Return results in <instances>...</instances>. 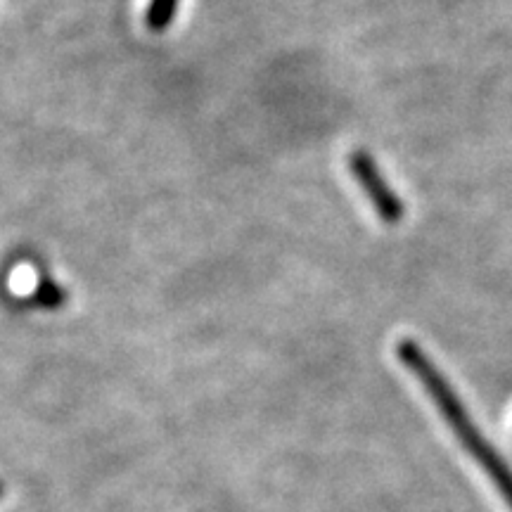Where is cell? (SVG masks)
<instances>
[{"label": "cell", "mask_w": 512, "mask_h": 512, "mask_svg": "<svg viewBox=\"0 0 512 512\" xmlns=\"http://www.w3.org/2000/svg\"><path fill=\"white\" fill-rule=\"evenodd\" d=\"M396 356H399L403 368H406L408 373H413L415 380L425 387V392L430 394L434 406H437L441 415H444V420L448 422L453 434L460 439V444H463L465 451L482 465V470L489 475L491 482L496 484V489L501 491L505 503H508L512 510L510 467L503 463V458L498 456L496 448L484 439L482 432H479V427L472 422L470 413L465 411L463 401H460V396L453 392V387L448 384L444 373L434 366L432 358L427 356L420 344L413 342V339H401V342L396 344Z\"/></svg>", "instance_id": "6da1fadb"}, {"label": "cell", "mask_w": 512, "mask_h": 512, "mask_svg": "<svg viewBox=\"0 0 512 512\" xmlns=\"http://www.w3.org/2000/svg\"><path fill=\"white\" fill-rule=\"evenodd\" d=\"M349 171L358 183V188L366 192L368 202L373 204L375 214L387 223V226H394L403 219L406 209H403L401 197H396V192L389 188V183L384 181V176L377 169L373 157L368 155L366 150H354L349 157Z\"/></svg>", "instance_id": "7a4b0ae2"}, {"label": "cell", "mask_w": 512, "mask_h": 512, "mask_svg": "<svg viewBox=\"0 0 512 512\" xmlns=\"http://www.w3.org/2000/svg\"><path fill=\"white\" fill-rule=\"evenodd\" d=\"M176 10H178V0H150V5H147V15H145V22L150 31H164L171 27V22H174L176 17Z\"/></svg>", "instance_id": "3957f363"}, {"label": "cell", "mask_w": 512, "mask_h": 512, "mask_svg": "<svg viewBox=\"0 0 512 512\" xmlns=\"http://www.w3.org/2000/svg\"><path fill=\"white\" fill-rule=\"evenodd\" d=\"M60 297L62 294H60V290H57V285H53V283H43L41 292H38V299L48 306H55L57 302H60Z\"/></svg>", "instance_id": "277c9868"}, {"label": "cell", "mask_w": 512, "mask_h": 512, "mask_svg": "<svg viewBox=\"0 0 512 512\" xmlns=\"http://www.w3.org/2000/svg\"><path fill=\"white\" fill-rule=\"evenodd\" d=\"M0 496H3V482H0Z\"/></svg>", "instance_id": "5b68a950"}]
</instances>
